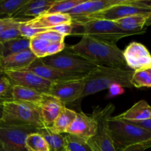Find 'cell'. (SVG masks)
Listing matches in <instances>:
<instances>
[{"instance_id": "obj_37", "label": "cell", "mask_w": 151, "mask_h": 151, "mask_svg": "<svg viewBox=\"0 0 151 151\" xmlns=\"http://www.w3.org/2000/svg\"><path fill=\"white\" fill-rule=\"evenodd\" d=\"M65 47H66V44L64 42L50 43L47 47V56H51L58 54V53L63 51Z\"/></svg>"}, {"instance_id": "obj_46", "label": "cell", "mask_w": 151, "mask_h": 151, "mask_svg": "<svg viewBox=\"0 0 151 151\" xmlns=\"http://www.w3.org/2000/svg\"><path fill=\"white\" fill-rule=\"evenodd\" d=\"M2 58V44L0 43V59Z\"/></svg>"}, {"instance_id": "obj_12", "label": "cell", "mask_w": 151, "mask_h": 151, "mask_svg": "<svg viewBox=\"0 0 151 151\" xmlns=\"http://www.w3.org/2000/svg\"><path fill=\"white\" fill-rule=\"evenodd\" d=\"M127 66L133 71L151 68V54L147 47L141 43L131 42L123 50Z\"/></svg>"}, {"instance_id": "obj_16", "label": "cell", "mask_w": 151, "mask_h": 151, "mask_svg": "<svg viewBox=\"0 0 151 151\" xmlns=\"http://www.w3.org/2000/svg\"><path fill=\"white\" fill-rule=\"evenodd\" d=\"M41 120L45 128H52L64 105L50 94H43L38 106Z\"/></svg>"}, {"instance_id": "obj_17", "label": "cell", "mask_w": 151, "mask_h": 151, "mask_svg": "<svg viewBox=\"0 0 151 151\" xmlns=\"http://www.w3.org/2000/svg\"><path fill=\"white\" fill-rule=\"evenodd\" d=\"M37 59L30 50L3 57L0 59V67L3 71L21 70L29 67Z\"/></svg>"}, {"instance_id": "obj_3", "label": "cell", "mask_w": 151, "mask_h": 151, "mask_svg": "<svg viewBox=\"0 0 151 151\" xmlns=\"http://www.w3.org/2000/svg\"><path fill=\"white\" fill-rule=\"evenodd\" d=\"M109 126L116 151L134 145L151 144V133L132 122L111 116Z\"/></svg>"}, {"instance_id": "obj_14", "label": "cell", "mask_w": 151, "mask_h": 151, "mask_svg": "<svg viewBox=\"0 0 151 151\" xmlns=\"http://www.w3.org/2000/svg\"><path fill=\"white\" fill-rule=\"evenodd\" d=\"M122 1L123 0H85L68 12L67 14L72 17V21L78 20L121 3Z\"/></svg>"}, {"instance_id": "obj_33", "label": "cell", "mask_w": 151, "mask_h": 151, "mask_svg": "<svg viewBox=\"0 0 151 151\" xmlns=\"http://www.w3.org/2000/svg\"><path fill=\"white\" fill-rule=\"evenodd\" d=\"M13 84L8 78H6L0 80V103L13 100Z\"/></svg>"}, {"instance_id": "obj_35", "label": "cell", "mask_w": 151, "mask_h": 151, "mask_svg": "<svg viewBox=\"0 0 151 151\" xmlns=\"http://www.w3.org/2000/svg\"><path fill=\"white\" fill-rule=\"evenodd\" d=\"M35 36H38L39 38H43L44 40H47L50 43H60L64 42L65 36L56 31L52 30V29H47L44 32H41Z\"/></svg>"}, {"instance_id": "obj_39", "label": "cell", "mask_w": 151, "mask_h": 151, "mask_svg": "<svg viewBox=\"0 0 151 151\" xmlns=\"http://www.w3.org/2000/svg\"><path fill=\"white\" fill-rule=\"evenodd\" d=\"M125 92V89L122 86L118 84H114L109 88V97H114L116 96L121 95Z\"/></svg>"}, {"instance_id": "obj_48", "label": "cell", "mask_w": 151, "mask_h": 151, "mask_svg": "<svg viewBox=\"0 0 151 151\" xmlns=\"http://www.w3.org/2000/svg\"><path fill=\"white\" fill-rule=\"evenodd\" d=\"M0 151H5V150H4V149L3 148L2 145H1V144H0Z\"/></svg>"}, {"instance_id": "obj_25", "label": "cell", "mask_w": 151, "mask_h": 151, "mask_svg": "<svg viewBox=\"0 0 151 151\" xmlns=\"http://www.w3.org/2000/svg\"><path fill=\"white\" fill-rule=\"evenodd\" d=\"M28 0H0V19L11 17Z\"/></svg>"}, {"instance_id": "obj_7", "label": "cell", "mask_w": 151, "mask_h": 151, "mask_svg": "<svg viewBox=\"0 0 151 151\" xmlns=\"http://www.w3.org/2000/svg\"><path fill=\"white\" fill-rule=\"evenodd\" d=\"M115 111V106L109 103L104 108L96 107L92 116L97 122V130L95 135L88 140L92 151H116L111 136L109 119Z\"/></svg>"}, {"instance_id": "obj_29", "label": "cell", "mask_w": 151, "mask_h": 151, "mask_svg": "<svg viewBox=\"0 0 151 151\" xmlns=\"http://www.w3.org/2000/svg\"><path fill=\"white\" fill-rule=\"evenodd\" d=\"M50 44V43L47 40H44L38 36H34L30 38L29 50L32 51L37 58H43L47 56V47Z\"/></svg>"}, {"instance_id": "obj_27", "label": "cell", "mask_w": 151, "mask_h": 151, "mask_svg": "<svg viewBox=\"0 0 151 151\" xmlns=\"http://www.w3.org/2000/svg\"><path fill=\"white\" fill-rule=\"evenodd\" d=\"M26 147L29 151H50L45 139L38 132L32 133L27 136Z\"/></svg>"}, {"instance_id": "obj_15", "label": "cell", "mask_w": 151, "mask_h": 151, "mask_svg": "<svg viewBox=\"0 0 151 151\" xmlns=\"http://www.w3.org/2000/svg\"><path fill=\"white\" fill-rule=\"evenodd\" d=\"M25 69L34 72L37 75L51 83L64 82V81L83 79V78L77 77L75 75L66 73V72H62L55 68L47 66V65L43 63L40 58H37L29 67Z\"/></svg>"}, {"instance_id": "obj_43", "label": "cell", "mask_w": 151, "mask_h": 151, "mask_svg": "<svg viewBox=\"0 0 151 151\" xmlns=\"http://www.w3.org/2000/svg\"><path fill=\"white\" fill-rule=\"evenodd\" d=\"M6 78V75L4 74V72L3 71V69L0 67V80L3 79V78Z\"/></svg>"}, {"instance_id": "obj_41", "label": "cell", "mask_w": 151, "mask_h": 151, "mask_svg": "<svg viewBox=\"0 0 151 151\" xmlns=\"http://www.w3.org/2000/svg\"><path fill=\"white\" fill-rule=\"evenodd\" d=\"M149 147H151V144H138L128 146L119 151H145Z\"/></svg>"}, {"instance_id": "obj_2", "label": "cell", "mask_w": 151, "mask_h": 151, "mask_svg": "<svg viewBox=\"0 0 151 151\" xmlns=\"http://www.w3.org/2000/svg\"><path fill=\"white\" fill-rule=\"evenodd\" d=\"M134 71L119 68L98 66L91 73L83 78L85 88L81 100L87 96L99 91L109 89L114 84H118L123 88H133L131 77Z\"/></svg>"}, {"instance_id": "obj_26", "label": "cell", "mask_w": 151, "mask_h": 151, "mask_svg": "<svg viewBox=\"0 0 151 151\" xmlns=\"http://www.w3.org/2000/svg\"><path fill=\"white\" fill-rule=\"evenodd\" d=\"M67 151H92L88 142L77 136L65 133Z\"/></svg>"}, {"instance_id": "obj_23", "label": "cell", "mask_w": 151, "mask_h": 151, "mask_svg": "<svg viewBox=\"0 0 151 151\" xmlns=\"http://www.w3.org/2000/svg\"><path fill=\"white\" fill-rule=\"evenodd\" d=\"M76 116V111L67 109L66 106H64L55 120L52 128H50L58 134H65L66 133L68 128L75 120Z\"/></svg>"}, {"instance_id": "obj_10", "label": "cell", "mask_w": 151, "mask_h": 151, "mask_svg": "<svg viewBox=\"0 0 151 151\" xmlns=\"http://www.w3.org/2000/svg\"><path fill=\"white\" fill-rule=\"evenodd\" d=\"M6 77L13 85H18L48 94L53 83L50 82L27 69L4 71Z\"/></svg>"}, {"instance_id": "obj_47", "label": "cell", "mask_w": 151, "mask_h": 151, "mask_svg": "<svg viewBox=\"0 0 151 151\" xmlns=\"http://www.w3.org/2000/svg\"><path fill=\"white\" fill-rule=\"evenodd\" d=\"M146 70L147 71V72H148V73L150 74V76H151V68H149V69H146Z\"/></svg>"}, {"instance_id": "obj_13", "label": "cell", "mask_w": 151, "mask_h": 151, "mask_svg": "<svg viewBox=\"0 0 151 151\" xmlns=\"http://www.w3.org/2000/svg\"><path fill=\"white\" fill-rule=\"evenodd\" d=\"M97 122L92 115H87L83 111L77 112V116L66 133L77 136L88 141L97 133Z\"/></svg>"}, {"instance_id": "obj_9", "label": "cell", "mask_w": 151, "mask_h": 151, "mask_svg": "<svg viewBox=\"0 0 151 151\" xmlns=\"http://www.w3.org/2000/svg\"><path fill=\"white\" fill-rule=\"evenodd\" d=\"M151 10L149 9L142 8L137 6L128 4V0H123L121 3L114 4L108 7L102 11L94 14L90 15L83 19L72 21V23L76 24L92 19H101V20L114 21L122 18L134 15H150Z\"/></svg>"}, {"instance_id": "obj_19", "label": "cell", "mask_w": 151, "mask_h": 151, "mask_svg": "<svg viewBox=\"0 0 151 151\" xmlns=\"http://www.w3.org/2000/svg\"><path fill=\"white\" fill-rule=\"evenodd\" d=\"M150 15H134L127 16L114 21L115 23L125 32H132L137 35H142L146 32L145 24Z\"/></svg>"}, {"instance_id": "obj_32", "label": "cell", "mask_w": 151, "mask_h": 151, "mask_svg": "<svg viewBox=\"0 0 151 151\" xmlns=\"http://www.w3.org/2000/svg\"><path fill=\"white\" fill-rule=\"evenodd\" d=\"M55 0H28L27 2L21 7L13 16L12 18H14L17 15L27 11V10H32V9L41 8L44 7H51Z\"/></svg>"}, {"instance_id": "obj_42", "label": "cell", "mask_w": 151, "mask_h": 151, "mask_svg": "<svg viewBox=\"0 0 151 151\" xmlns=\"http://www.w3.org/2000/svg\"><path fill=\"white\" fill-rule=\"evenodd\" d=\"M129 122V121H128ZM134 125H137L139 127L144 128V129L147 130V131L151 133V119H146V120L142 121H137V122H131Z\"/></svg>"}, {"instance_id": "obj_8", "label": "cell", "mask_w": 151, "mask_h": 151, "mask_svg": "<svg viewBox=\"0 0 151 151\" xmlns=\"http://www.w3.org/2000/svg\"><path fill=\"white\" fill-rule=\"evenodd\" d=\"M38 131L32 127L0 122V144L5 151H29L26 147L27 137Z\"/></svg>"}, {"instance_id": "obj_18", "label": "cell", "mask_w": 151, "mask_h": 151, "mask_svg": "<svg viewBox=\"0 0 151 151\" xmlns=\"http://www.w3.org/2000/svg\"><path fill=\"white\" fill-rule=\"evenodd\" d=\"M26 23L33 28L49 29L63 24L72 23V19L66 13H44L38 17L26 20Z\"/></svg>"}, {"instance_id": "obj_5", "label": "cell", "mask_w": 151, "mask_h": 151, "mask_svg": "<svg viewBox=\"0 0 151 151\" xmlns=\"http://www.w3.org/2000/svg\"><path fill=\"white\" fill-rule=\"evenodd\" d=\"M1 122L10 125L29 126L37 129L45 128L36 105L20 101H7L2 103Z\"/></svg>"}, {"instance_id": "obj_22", "label": "cell", "mask_w": 151, "mask_h": 151, "mask_svg": "<svg viewBox=\"0 0 151 151\" xmlns=\"http://www.w3.org/2000/svg\"><path fill=\"white\" fill-rule=\"evenodd\" d=\"M38 132L45 139L50 151H67L66 139L63 134H58L50 128L38 129Z\"/></svg>"}, {"instance_id": "obj_4", "label": "cell", "mask_w": 151, "mask_h": 151, "mask_svg": "<svg viewBox=\"0 0 151 151\" xmlns=\"http://www.w3.org/2000/svg\"><path fill=\"white\" fill-rule=\"evenodd\" d=\"M40 59L43 63L47 66L81 78H86L98 66L78 53L71 50L66 45L60 52Z\"/></svg>"}, {"instance_id": "obj_40", "label": "cell", "mask_w": 151, "mask_h": 151, "mask_svg": "<svg viewBox=\"0 0 151 151\" xmlns=\"http://www.w3.org/2000/svg\"><path fill=\"white\" fill-rule=\"evenodd\" d=\"M17 21H19V19H14V18L12 17L0 19V34H1L6 28H7L8 27H10V25L16 23Z\"/></svg>"}, {"instance_id": "obj_30", "label": "cell", "mask_w": 151, "mask_h": 151, "mask_svg": "<svg viewBox=\"0 0 151 151\" xmlns=\"http://www.w3.org/2000/svg\"><path fill=\"white\" fill-rule=\"evenodd\" d=\"M131 81L133 87L136 88L151 87V76L146 69L134 71Z\"/></svg>"}, {"instance_id": "obj_1", "label": "cell", "mask_w": 151, "mask_h": 151, "mask_svg": "<svg viewBox=\"0 0 151 151\" xmlns=\"http://www.w3.org/2000/svg\"><path fill=\"white\" fill-rule=\"evenodd\" d=\"M68 47L97 66L131 69L125 63L123 50H120L116 44L100 41L88 35H83L78 44Z\"/></svg>"}, {"instance_id": "obj_24", "label": "cell", "mask_w": 151, "mask_h": 151, "mask_svg": "<svg viewBox=\"0 0 151 151\" xmlns=\"http://www.w3.org/2000/svg\"><path fill=\"white\" fill-rule=\"evenodd\" d=\"M30 38L20 37L2 44V58L29 50Z\"/></svg>"}, {"instance_id": "obj_36", "label": "cell", "mask_w": 151, "mask_h": 151, "mask_svg": "<svg viewBox=\"0 0 151 151\" xmlns=\"http://www.w3.org/2000/svg\"><path fill=\"white\" fill-rule=\"evenodd\" d=\"M50 29H52V30L56 31V32L62 34V35H63L66 37L67 35H72V33L74 32V29H75V24L73 23L63 24L58 25V26H56Z\"/></svg>"}, {"instance_id": "obj_38", "label": "cell", "mask_w": 151, "mask_h": 151, "mask_svg": "<svg viewBox=\"0 0 151 151\" xmlns=\"http://www.w3.org/2000/svg\"><path fill=\"white\" fill-rule=\"evenodd\" d=\"M128 4L151 10V0H128Z\"/></svg>"}, {"instance_id": "obj_11", "label": "cell", "mask_w": 151, "mask_h": 151, "mask_svg": "<svg viewBox=\"0 0 151 151\" xmlns=\"http://www.w3.org/2000/svg\"><path fill=\"white\" fill-rule=\"evenodd\" d=\"M85 88L83 78L75 81L53 83L49 94L61 102L64 106L76 101H81Z\"/></svg>"}, {"instance_id": "obj_20", "label": "cell", "mask_w": 151, "mask_h": 151, "mask_svg": "<svg viewBox=\"0 0 151 151\" xmlns=\"http://www.w3.org/2000/svg\"><path fill=\"white\" fill-rule=\"evenodd\" d=\"M116 117L129 122H137L151 119V106L145 100H140L126 111L116 116Z\"/></svg>"}, {"instance_id": "obj_44", "label": "cell", "mask_w": 151, "mask_h": 151, "mask_svg": "<svg viewBox=\"0 0 151 151\" xmlns=\"http://www.w3.org/2000/svg\"><path fill=\"white\" fill-rule=\"evenodd\" d=\"M2 116H3L2 104L0 103V122H1V120H2Z\"/></svg>"}, {"instance_id": "obj_21", "label": "cell", "mask_w": 151, "mask_h": 151, "mask_svg": "<svg viewBox=\"0 0 151 151\" xmlns=\"http://www.w3.org/2000/svg\"><path fill=\"white\" fill-rule=\"evenodd\" d=\"M43 94H44L31 88L18 85H13L12 95L13 101L25 102L38 106L42 99Z\"/></svg>"}, {"instance_id": "obj_34", "label": "cell", "mask_w": 151, "mask_h": 151, "mask_svg": "<svg viewBox=\"0 0 151 151\" xmlns=\"http://www.w3.org/2000/svg\"><path fill=\"white\" fill-rule=\"evenodd\" d=\"M19 29H20L22 37H24V38H32V37L35 36V35H37L38 34L47 30V29H45L33 28L32 27L29 26V25L26 23V19H24V20L22 19V21L20 23V25H19Z\"/></svg>"}, {"instance_id": "obj_45", "label": "cell", "mask_w": 151, "mask_h": 151, "mask_svg": "<svg viewBox=\"0 0 151 151\" xmlns=\"http://www.w3.org/2000/svg\"><path fill=\"white\" fill-rule=\"evenodd\" d=\"M146 27L147 26H151V14L149 16V17L147 18V22H146V24H145Z\"/></svg>"}, {"instance_id": "obj_31", "label": "cell", "mask_w": 151, "mask_h": 151, "mask_svg": "<svg viewBox=\"0 0 151 151\" xmlns=\"http://www.w3.org/2000/svg\"><path fill=\"white\" fill-rule=\"evenodd\" d=\"M22 21V20H21V19H19V21H17L16 23L6 28L0 34V43L3 44V43L7 42V41L22 37L20 29H19V25H20Z\"/></svg>"}, {"instance_id": "obj_28", "label": "cell", "mask_w": 151, "mask_h": 151, "mask_svg": "<svg viewBox=\"0 0 151 151\" xmlns=\"http://www.w3.org/2000/svg\"><path fill=\"white\" fill-rule=\"evenodd\" d=\"M85 0H55L46 13L67 14L72 9L83 3Z\"/></svg>"}, {"instance_id": "obj_6", "label": "cell", "mask_w": 151, "mask_h": 151, "mask_svg": "<svg viewBox=\"0 0 151 151\" xmlns=\"http://www.w3.org/2000/svg\"><path fill=\"white\" fill-rule=\"evenodd\" d=\"M74 24L77 27L82 28V30L77 32L75 35H88L111 44H116L121 38L136 35L132 32L124 31L113 21L92 19Z\"/></svg>"}]
</instances>
